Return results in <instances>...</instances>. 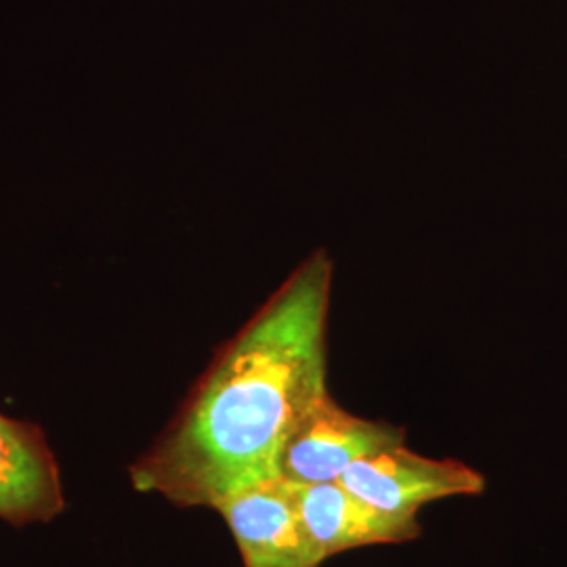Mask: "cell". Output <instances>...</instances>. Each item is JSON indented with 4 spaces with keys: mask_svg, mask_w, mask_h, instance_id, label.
I'll return each instance as SVG.
<instances>
[{
    "mask_svg": "<svg viewBox=\"0 0 567 567\" xmlns=\"http://www.w3.org/2000/svg\"><path fill=\"white\" fill-rule=\"evenodd\" d=\"M61 508L60 468L41 431L0 414V517L20 526Z\"/></svg>",
    "mask_w": 567,
    "mask_h": 567,
    "instance_id": "cell-6",
    "label": "cell"
},
{
    "mask_svg": "<svg viewBox=\"0 0 567 567\" xmlns=\"http://www.w3.org/2000/svg\"><path fill=\"white\" fill-rule=\"evenodd\" d=\"M215 511L243 555L244 567H320L324 559L313 547L295 486L280 477L244 487L227 496Z\"/></svg>",
    "mask_w": 567,
    "mask_h": 567,
    "instance_id": "cell-4",
    "label": "cell"
},
{
    "mask_svg": "<svg viewBox=\"0 0 567 567\" xmlns=\"http://www.w3.org/2000/svg\"><path fill=\"white\" fill-rule=\"evenodd\" d=\"M332 267L316 255L225 349L163 442L131 468L133 486L182 507L215 508L278 477L286 437L328 395Z\"/></svg>",
    "mask_w": 567,
    "mask_h": 567,
    "instance_id": "cell-1",
    "label": "cell"
},
{
    "mask_svg": "<svg viewBox=\"0 0 567 567\" xmlns=\"http://www.w3.org/2000/svg\"><path fill=\"white\" fill-rule=\"evenodd\" d=\"M339 484L368 505L400 517H416L429 503L480 494L486 486L484 477L465 463L426 458L404 444L360 458Z\"/></svg>",
    "mask_w": 567,
    "mask_h": 567,
    "instance_id": "cell-3",
    "label": "cell"
},
{
    "mask_svg": "<svg viewBox=\"0 0 567 567\" xmlns=\"http://www.w3.org/2000/svg\"><path fill=\"white\" fill-rule=\"evenodd\" d=\"M292 486L307 534L324 561L351 548L408 543L421 534L416 517L383 513L339 482Z\"/></svg>",
    "mask_w": 567,
    "mask_h": 567,
    "instance_id": "cell-5",
    "label": "cell"
},
{
    "mask_svg": "<svg viewBox=\"0 0 567 567\" xmlns=\"http://www.w3.org/2000/svg\"><path fill=\"white\" fill-rule=\"evenodd\" d=\"M404 442V429L355 416L328 393L286 437L278 456V477L297 486L339 482L360 458Z\"/></svg>",
    "mask_w": 567,
    "mask_h": 567,
    "instance_id": "cell-2",
    "label": "cell"
}]
</instances>
